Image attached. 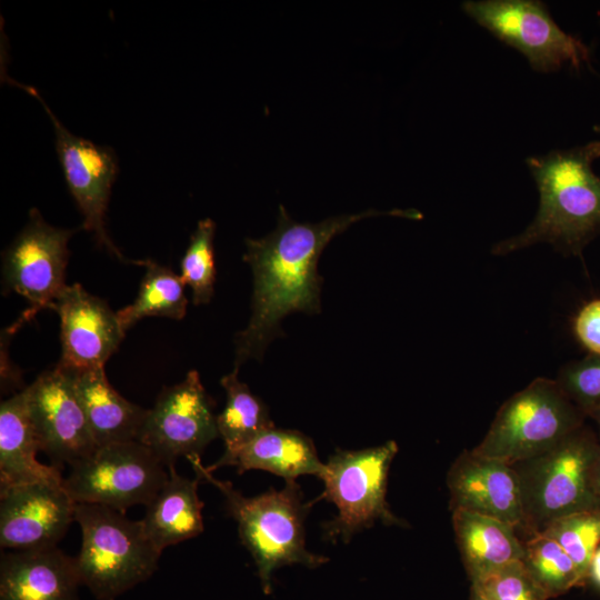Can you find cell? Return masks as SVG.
<instances>
[{
    "mask_svg": "<svg viewBox=\"0 0 600 600\" xmlns=\"http://www.w3.org/2000/svg\"><path fill=\"white\" fill-rule=\"evenodd\" d=\"M379 214L422 218L412 209H394L340 214L317 223L297 222L280 204L276 229L262 238L246 239L243 260L253 274L252 312L248 326L234 337L233 369L239 370L249 359L261 360L268 344L281 336L280 323L289 313L320 312L323 279L318 262L323 249L353 222Z\"/></svg>",
    "mask_w": 600,
    "mask_h": 600,
    "instance_id": "1",
    "label": "cell"
},
{
    "mask_svg": "<svg viewBox=\"0 0 600 600\" xmlns=\"http://www.w3.org/2000/svg\"><path fill=\"white\" fill-rule=\"evenodd\" d=\"M598 158L600 141L528 158L539 192L538 212L522 232L496 243L492 254L549 243L566 256H581L600 234V177L592 169Z\"/></svg>",
    "mask_w": 600,
    "mask_h": 600,
    "instance_id": "2",
    "label": "cell"
},
{
    "mask_svg": "<svg viewBox=\"0 0 600 600\" xmlns=\"http://www.w3.org/2000/svg\"><path fill=\"white\" fill-rule=\"evenodd\" d=\"M200 480L212 483L223 496L229 516L237 524L242 544L257 566L262 590L272 591L273 572L289 564L317 568L328 558L306 547L304 521L312 502L303 501L296 480L286 481L281 490L270 488L257 497H244L231 482L212 476L200 458L189 460Z\"/></svg>",
    "mask_w": 600,
    "mask_h": 600,
    "instance_id": "3",
    "label": "cell"
},
{
    "mask_svg": "<svg viewBox=\"0 0 600 600\" xmlns=\"http://www.w3.org/2000/svg\"><path fill=\"white\" fill-rule=\"evenodd\" d=\"M599 450V436L583 423L548 450L511 464L521 492V529L540 533L558 518L600 508L592 487Z\"/></svg>",
    "mask_w": 600,
    "mask_h": 600,
    "instance_id": "4",
    "label": "cell"
},
{
    "mask_svg": "<svg viewBox=\"0 0 600 600\" xmlns=\"http://www.w3.org/2000/svg\"><path fill=\"white\" fill-rule=\"evenodd\" d=\"M74 521L82 533L74 558L80 580L98 600H116L157 570L161 553L140 520L106 506L76 503Z\"/></svg>",
    "mask_w": 600,
    "mask_h": 600,
    "instance_id": "5",
    "label": "cell"
},
{
    "mask_svg": "<svg viewBox=\"0 0 600 600\" xmlns=\"http://www.w3.org/2000/svg\"><path fill=\"white\" fill-rule=\"evenodd\" d=\"M586 419L554 379L537 378L502 403L472 450L513 464L553 447Z\"/></svg>",
    "mask_w": 600,
    "mask_h": 600,
    "instance_id": "6",
    "label": "cell"
},
{
    "mask_svg": "<svg viewBox=\"0 0 600 600\" xmlns=\"http://www.w3.org/2000/svg\"><path fill=\"white\" fill-rule=\"evenodd\" d=\"M398 450L397 442L390 440L362 450L337 449L329 457L320 478L323 492L312 501L323 499L338 508V516L322 524L327 540L348 542L377 521L404 526L386 500L389 470Z\"/></svg>",
    "mask_w": 600,
    "mask_h": 600,
    "instance_id": "7",
    "label": "cell"
},
{
    "mask_svg": "<svg viewBox=\"0 0 600 600\" xmlns=\"http://www.w3.org/2000/svg\"><path fill=\"white\" fill-rule=\"evenodd\" d=\"M70 467L63 487L76 503L123 513L137 504L148 506L169 478L167 466L138 440L98 447Z\"/></svg>",
    "mask_w": 600,
    "mask_h": 600,
    "instance_id": "8",
    "label": "cell"
},
{
    "mask_svg": "<svg viewBox=\"0 0 600 600\" xmlns=\"http://www.w3.org/2000/svg\"><path fill=\"white\" fill-rule=\"evenodd\" d=\"M461 7L478 24L520 51L538 72L564 64L579 69L589 61L587 46L563 31L541 1L468 0Z\"/></svg>",
    "mask_w": 600,
    "mask_h": 600,
    "instance_id": "9",
    "label": "cell"
},
{
    "mask_svg": "<svg viewBox=\"0 0 600 600\" xmlns=\"http://www.w3.org/2000/svg\"><path fill=\"white\" fill-rule=\"evenodd\" d=\"M76 231L49 224L33 208L27 224L4 251L3 290L14 291L30 303V308L12 324L16 330L40 310L51 309L68 286V242Z\"/></svg>",
    "mask_w": 600,
    "mask_h": 600,
    "instance_id": "10",
    "label": "cell"
},
{
    "mask_svg": "<svg viewBox=\"0 0 600 600\" xmlns=\"http://www.w3.org/2000/svg\"><path fill=\"white\" fill-rule=\"evenodd\" d=\"M217 437L214 402L199 373L190 370L181 382L161 390L148 410L138 441L168 468L179 457L200 458Z\"/></svg>",
    "mask_w": 600,
    "mask_h": 600,
    "instance_id": "11",
    "label": "cell"
},
{
    "mask_svg": "<svg viewBox=\"0 0 600 600\" xmlns=\"http://www.w3.org/2000/svg\"><path fill=\"white\" fill-rule=\"evenodd\" d=\"M7 81L24 89L44 108L56 133V149L68 189L83 217L82 228L92 232L98 244L127 261L106 230V212L118 164L113 150L72 134L53 114L40 93L8 77Z\"/></svg>",
    "mask_w": 600,
    "mask_h": 600,
    "instance_id": "12",
    "label": "cell"
},
{
    "mask_svg": "<svg viewBox=\"0 0 600 600\" xmlns=\"http://www.w3.org/2000/svg\"><path fill=\"white\" fill-rule=\"evenodd\" d=\"M41 451L52 464L72 466L97 448L78 397L72 371L59 363L27 387Z\"/></svg>",
    "mask_w": 600,
    "mask_h": 600,
    "instance_id": "13",
    "label": "cell"
},
{
    "mask_svg": "<svg viewBox=\"0 0 600 600\" xmlns=\"http://www.w3.org/2000/svg\"><path fill=\"white\" fill-rule=\"evenodd\" d=\"M76 502L63 484L31 482L0 490V546L54 547L74 521Z\"/></svg>",
    "mask_w": 600,
    "mask_h": 600,
    "instance_id": "14",
    "label": "cell"
},
{
    "mask_svg": "<svg viewBox=\"0 0 600 600\" xmlns=\"http://www.w3.org/2000/svg\"><path fill=\"white\" fill-rule=\"evenodd\" d=\"M60 319L59 364L72 369L104 367L126 332L117 312L79 283L68 284L52 308Z\"/></svg>",
    "mask_w": 600,
    "mask_h": 600,
    "instance_id": "15",
    "label": "cell"
},
{
    "mask_svg": "<svg viewBox=\"0 0 600 600\" xmlns=\"http://www.w3.org/2000/svg\"><path fill=\"white\" fill-rule=\"evenodd\" d=\"M447 486L451 511H471L522 528L519 479L511 464L464 450L452 462Z\"/></svg>",
    "mask_w": 600,
    "mask_h": 600,
    "instance_id": "16",
    "label": "cell"
},
{
    "mask_svg": "<svg viewBox=\"0 0 600 600\" xmlns=\"http://www.w3.org/2000/svg\"><path fill=\"white\" fill-rule=\"evenodd\" d=\"M76 559L57 546L4 552L0 600H79Z\"/></svg>",
    "mask_w": 600,
    "mask_h": 600,
    "instance_id": "17",
    "label": "cell"
},
{
    "mask_svg": "<svg viewBox=\"0 0 600 600\" xmlns=\"http://www.w3.org/2000/svg\"><path fill=\"white\" fill-rule=\"evenodd\" d=\"M39 451L26 387L0 404V490L31 482L63 484L60 468L38 461Z\"/></svg>",
    "mask_w": 600,
    "mask_h": 600,
    "instance_id": "18",
    "label": "cell"
},
{
    "mask_svg": "<svg viewBox=\"0 0 600 600\" xmlns=\"http://www.w3.org/2000/svg\"><path fill=\"white\" fill-rule=\"evenodd\" d=\"M232 466L239 473L248 470H263L282 477L286 481L296 480L302 474L322 477L326 463L318 457L313 441L304 433L291 429L269 428L233 452H223L210 472Z\"/></svg>",
    "mask_w": 600,
    "mask_h": 600,
    "instance_id": "19",
    "label": "cell"
},
{
    "mask_svg": "<svg viewBox=\"0 0 600 600\" xmlns=\"http://www.w3.org/2000/svg\"><path fill=\"white\" fill-rule=\"evenodd\" d=\"M70 370L97 446L138 440L149 409L118 393L104 367Z\"/></svg>",
    "mask_w": 600,
    "mask_h": 600,
    "instance_id": "20",
    "label": "cell"
},
{
    "mask_svg": "<svg viewBox=\"0 0 600 600\" xmlns=\"http://www.w3.org/2000/svg\"><path fill=\"white\" fill-rule=\"evenodd\" d=\"M169 478L146 506L140 520L154 548L162 551L170 546L194 538L203 531V502L198 494L201 481L180 476L174 466L168 467Z\"/></svg>",
    "mask_w": 600,
    "mask_h": 600,
    "instance_id": "21",
    "label": "cell"
},
{
    "mask_svg": "<svg viewBox=\"0 0 600 600\" xmlns=\"http://www.w3.org/2000/svg\"><path fill=\"white\" fill-rule=\"evenodd\" d=\"M451 513L456 542L471 582L522 559L523 542L514 527L471 511Z\"/></svg>",
    "mask_w": 600,
    "mask_h": 600,
    "instance_id": "22",
    "label": "cell"
},
{
    "mask_svg": "<svg viewBox=\"0 0 600 600\" xmlns=\"http://www.w3.org/2000/svg\"><path fill=\"white\" fill-rule=\"evenodd\" d=\"M146 268L139 292L132 303L117 311L124 332L146 317L180 320L186 316L188 299L179 274L152 260L140 261Z\"/></svg>",
    "mask_w": 600,
    "mask_h": 600,
    "instance_id": "23",
    "label": "cell"
},
{
    "mask_svg": "<svg viewBox=\"0 0 600 600\" xmlns=\"http://www.w3.org/2000/svg\"><path fill=\"white\" fill-rule=\"evenodd\" d=\"M233 369L220 380L226 391V404L217 414V429L224 452H233L266 429L274 427L268 407L240 381Z\"/></svg>",
    "mask_w": 600,
    "mask_h": 600,
    "instance_id": "24",
    "label": "cell"
},
{
    "mask_svg": "<svg viewBox=\"0 0 600 600\" xmlns=\"http://www.w3.org/2000/svg\"><path fill=\"white\" fill-rule=\"evenodd\" d=\"M521 561L548 599L583 586L568 553L556 540L543 533L531 534L523 542Z\"/></svg>",
    "mask_w": 600,
    "mask_h": 600,
    "instance_id": "25",
    "label": "cell"
},
{
    "mask_svg": "<svg viewBox=\"0 0 600 600\" xmlns=\"http://www.w3.org/2000/svg\"><path fill=\"white\" fill-rule=\"evenodd\" d=\"M540 533L556 540L577 567L582 583L600 546V508L573 512L550 522Z\"/></svg>",
    "mask_w": 600,
    "mask_h": 600,
    "instance_id": "26",
    "label": "cell"
},
{
    "mask_svg": "<svg viewBox=\"0 0 600 600\" xmlns=\"http://www.w3.org/2000/svg\"><path fill=\"white\" fill-rule=\"evenodd\" d=\"M212 219L200 220L190 236L188 248L180 262V278L192 290L196 306L209 303L214 292L216 266Z\"/></svg>",
    "mask_w": 600,
    "mask_h": 600,
    "instance_id": "27",
    "label": "cell"
},
{
    "mask_svg": "<svg viewBox=\"0 0 600 600\" xmlns=\"http://www.w3.org/2000/svg\"><path fill=\"white\" fill-rule=\"evenodd\" d=\"M554 380L587 418L600 409V356L588 353L566 363Z\"/></svg>",
    "mask_w": 600,
    "mask_h": 600,
    "instance_id": "28",
    "label": "cell"
},
{
    "mask_svg": "<svg viewBox=\"0 0 600 600\" xmlns=\"http://www.w3.org/2000/svg\"><path fill=\"white\" fill-rule=\"evenodd\" d=\"M489 600H548L521 560L471 582Z\"/></svg>",
    "mask_w": 600,
    "mask_h": 600,
    "instance_id": "29",
    "label": "cell"
},
{
    "mask_svg": "<svg viewBox=\"0 0 600 600\" xmlns=\"http://www.w3.org/2000/svg\"><path fill=\"white\" fill-rule=\"evenodd\" d=\"M572 329L590 354L600 356V298L584 303L573 318Z\"/></svg>",
    "mask_w": 600,
    "mask_h": 600,
    "instance_id": "30",
    "label": "cell"
},
{
    "mask_svg": "<svg viewBox=\"0 0 600 600\" xmlns=\"http://www.w3.org/2000/svg\"><path fill=\"white\" fill-rule=\"evenodd\" d=\"M588 580L600 589V546L596 550L589 567Z\"/></svg>",
    "mask_w": 600,
    "mask_h": 600,
    "instance_id": "31",
    "label": "cell"
},
{
    "mask_svg": "<svg viewBox=\"0 0 600 600\" xmlns=\"http://www.w3.org/2000/svg\"><path fill=\"white\" fill-rule=\"evenodd\" d=\"M592 487L596 494V498L600 504V450L593 467L592 473Z\"/></svg>",
    "mask_w": 600,
    "mask_h": 600,
    "instance_id": "32",
    "label": "cell"
},
{
    "mask_svg": "<svg viewBox=\"0 0 600 600\" xmlns=\"http://www.w3.org/2000/svg\"><path fill=\"white\" fill-rule=\"evenodd\" d=\"M589 419H591L597 428H598V431H599V439H600V409H597L594 411H592L589 416H588Z\"/></svg>",
    "mask_w": 600,
    "mask_h": 600,
    "instance_id": "33",
    "label": "cell"
},
{
    "mask_svg": "<svg viewBox=\"0 0 600 600\" xmlns=\"http://www.w3.org/2000/svg\"><path fill=\"white\" fill-rule=\"evenodd\" d=\"M470 600H489L477 588L471 586Z\"/></svg>",
    "mask_w": 600,
    "mask_h": 600,
    "instance_id": "34",
    "label": "cell"
},
{
    "mask_svg": "<svg viewBox=\"0 0 600 600\" xmlns=\"http://www.w3.org/2000/svg\"><path fill=\"white\" fill-rule=\"evenodd\" d=\"M594 131L600 132V127H599V126H596V127H594Z\"/></svg>",
    "mask_w": 600,
    "mask_h": 600,
    "instance_id": "35",
    "label": "cell"
}]
</instances>
